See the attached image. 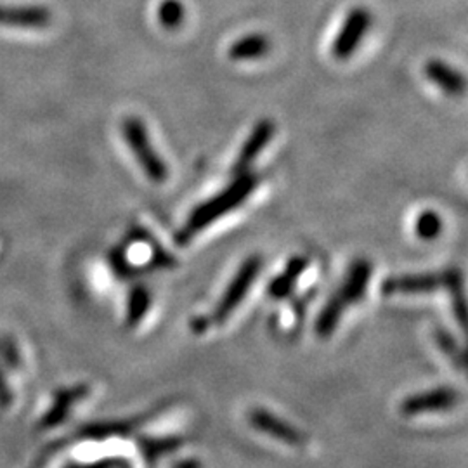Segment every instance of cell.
<instances>
[{
	"label": "cell",
	"instance_id": "1",
	"mask_svg": "<svg viewBox=\"0 0 468 468\" xmlns=\"http://www.w3.org/2000/svg\"><path fill=\"white\" fill-rule=\"evenodd\" d=\"M259 176L251 172H243L236 176L234 183L222 189L218 195L212 197L210 200L201 203L198 208L193 210L191 218L186 222L185 228L177 234L179 243H187L191 241L197 234L214 224L216 220L233 212L236 207H239L243 201L250 197L259 186Z\"/></svg>",
	"mask_w": 468,
	"mask_h": 468
},
{
	"label": "cell",
	"instance_id": "2",
	"mask_svg": "<svg viewBox=\"0 0 468 468\" xmlns=\"http://www.w3.org/2000/svg\"><path fill=\"white\" fill-rule=\"evenodd\" d=\"M122 129H123V137H125L127 144L131 146V150L135 154V160L146 172L150 181H153L154 185H164L168 179L167 165L153 148L150 135H148L143 120L137 117L125 118Z\"/></svg>",
	"mask_w": 468,
	"mask_h": 468
},
{
	"label": "cell",
	"instance_id": "3",
	"mask_svg": "<svg viewBox=\"0 0 468 468\" xmlns=\"http://www.w3.org/2000/svg\"><path fill=\"white\" fill-rule=\"evenodd\" d=\"M262 264H264L262 257L251 255L239 266L231 283L228 284L226 292L222 293L218 307L212 313V323L222 324L224 321L229 319L234 311L239 307V303L245 301V297L249 295L251 286L257 282V278L262 271Z\"/></svg>",
	"mask_w": 468,
	"mask_h": 468
},
{
	"label": "cell",
	"instance_id": "4",
	"mask_svg": "<svg viewBox=\"0 0 468 468\" xmlns=\"http://www.w3.org/2000/svg\"><path fill=\"white\" fill-rule=\"evenodd\" d=\"M371 25H373V15L369 9L363 5L352 7L344 19L338 34L335 35L334 44H332V54L335 59L347 61L352 58L371 30Z\"/></svg>",
	"mask_w": 468,
	"mask_h": 468
},
{
	"label": "cell",
	"instance_id": "5",
	"mask_svg": "<svg viewBox=\"0 0 468 468\" xmlns=\"http://www.w3.org/2000/svg\"><path fill=\"white\" fill-rule=\"evenodd\" d=\"M460 402V392L452 387H435L421 390L413 396H408L401 402V413L404 417H419L434 411H448Z\"/></svg>",
	"mask_w": 468,
	"mask_h": 468
},
{
	"label": "cell",
	"instance_id": "6",
	"mask_svg": "<svg viewBox=\"0 0 468 468\" xmlns=\"http://www.w3.org/2000/svg\"><path fill=\"white\" fill-rule=\"evenodd\" d=\"M444 288V271L441 272H420V274H399L385 278L380 286L384 295H425Z\"/></svg>",
	"mask_w": 468,
	"mask_h": 468
},
{
	"label": "cell",
	"instance_id": "7",
	"mask_svg": "<svg viewBox=\"0 0 468 468\" xmlns=\"http://www.w3.org/2000/svg\"><path fill=\"white\" fill-rule=\"evenodd\" d=\"M371 274H373V266H371L368 259L352 261L344 282L332 295V299L342 309L347 311V307L357 303L367 295V290H368V284L371 282Z\"/></svg>",
	"mask_w": 468,
	"mask_h": 468
},
{
	"label": "cell",
	"instance_id": "8",
	"mask_svg": "<svg viewBox=\"0 0 468 468\" xmlns=\"http://www.w3.org/2000/svg\"><path fill=\"white\" fill-rule=\"evenodd\" d=\"M251 427L262 434L271 435L274 439H278L280 442L299 448L302 444H305V435L299 431L295 425H292L290 421L276 417L274 413H271L264 408H253L249 413Z\"/></svg>",
	"mask_w": 468,
	"mask_h": 468
},
{
	"label": "cell",
	"instance_id": "9",
	"mask_svg": "<svg viewBox=\"0 0 468 468\" xmlns=\"http://www.w3.org/2000/svg\"><path fill=\"white\" fill-rule=\"evenodd\" d=\"M444 288L452 299V311L454 321L463 336L465 349V373L468 375V295L465 288V278L462 269H444Z\"/></svg>",
	"mask_w": 468,
	"mask_h": 468
},
{
	"label": "cell",
	"instance_id": "10",
	"mask_svg": "<svg viewBox=\"0 0 468 468\" xmlns=\"http://www.w3.org/2000/svg\"><path fill=\"white\" fill-rule=\"evenodd\" d=\"M52 23V13L44 5H2L0 4V27L44 30Z\"/></svg>",
	"mask_w": 468,
	"mask_h": 468
},
{
	"label": "cell",
	"instance_id": "11",
	"mask_svg": "<svg viewBox=\"0 0 468 468\" xmlns=\"http://www.w3.org/2000/svg\"><path fill=\"white\" fill-rule=\"evenodd\" d=\"M274 133H276V125H274V122L269 120V118L261 120V122L251 129L249 139L245 141V144L241 146V150H239L236 160H234V176H239V174L250 170L251 164L261 156V153H262L264 148L271 143Z\"/></svg>",
	"mask_w": 468,
	"mask_h": 468
},
{
	"label": "cell",
	"instance_id": "12",
	"mask_svg": "<svg viewBox=\"0 0 468 468\" xmlns=\"http://www.w3.org/2000/svg\"><path fill=\"white\" fill-rule=\"evenodd\" d=\"M425 75L448 98H462L468 90V79L442 59H431L425 65Z\"/></svg>",
	"mask_w": 468,
	"mask_h": 468
},
{
	"label": "cell",
	"instance_id": "13",
	"mask_svg": "<svg viewBox=\"0 0 468 468\" xmlns=\"http://www.w3.org/2000/svg\"><path fill=\"white\" fill-rule=\"evenodd\" d=\"M307 268H309V261H307L305 257H302V255L292 257V259L288 261L286 268L269 283V295H271L272 299H276V301L288 297V295L293 292L295 284L301 280L302 274L307 271Z\"/></svg>",
	"mask_w": 468,
	"mask_h": 468
},
{
	"label": "cell",
	"instance_id": "14",
	"mask_svg": "<svg viewBox=\"0 0 468 468\" xmlns=\"http://www.w3.org/2000/svg\"><path fill=\"white\" fill-rule=\"evenodd\" d=\"M271 50L268 35L249 34L238 38L229 48V58L233 61H255L266 58Z\"/></svg>",
	"mask_w": 468,
	"mask_h": 468
},
{
	"label": "cell",
	"instance_id": "15",
	"mask_svg": "<svg viewBox=\"0 0 468 468\" xmlns=\"http://www.w3.org/2000/svg\"><path fill=\"white\" fill-rule=\"evenodd\" d=\"M434 340L441 352L452 361V365L462 373H465V349L463 344L456 340V336L444 326H439L434 330Z\"/></svg>",
	"mask_w": 468,
	"mask_h": 468
},
{
	"label": "cell",
	"instance_id": "16",
	"mask_svg": "<svg viewBox=\"0 0 468 468\" xmlns=\"http://www.w3.org/2000/svg\"><path fill=\"white\" fill-rule=\"evenodd\" d=\"M442 229L444 222L441 214H437L435 210H423L415 220V234L423 241H434L441 236Z\"/></svg>",
	"mask_w": 468,
	"mask_h": 468
},
{
	"label": "cell",
	"instance_id": "17",
	"mask_svg": "<svg viewBox=\"0 0 468 468\" xmlns=\"http://www.w3.org/2000/svg\"><path fill=\"white\" fill-rule=\"evenodd\" d=\"M186 9L179 0H164L158 7V19L164 28L177 30L185 23Z\"/></svg>",
	"mask_w": 468,
	"mask_h": 468
}]
</instances>
